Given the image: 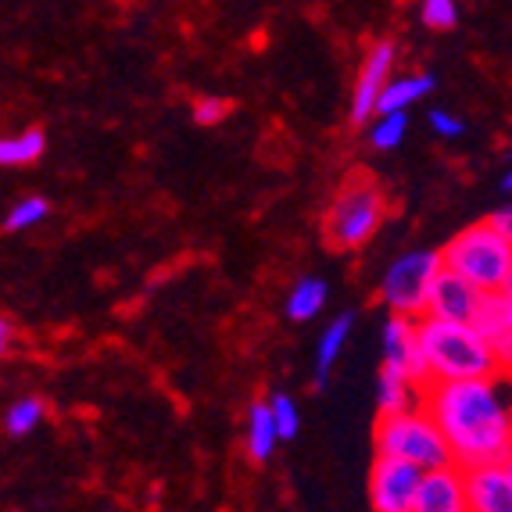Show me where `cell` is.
I'll list each match as a JSON object with an SVG mask.
<instances>
[{
  "instance_id": "obj_1",
  "label": "cell",
  "mask_w": 512,
  "mask_h": 512,
  "mask_svg": "<svg viewBox=\"0 0 512 512\" xmlns=\"http://www.w3.org/2000/svg\"><path fill=\"white\" fill-rule=\"evenodd\" d=\"M502 380L505 373L477 376V380H441L423 387L419 405L437 423L459 470L509 459L512 416Z\"/></svg>"
},
{
  "instance_id": "obj_2",
  "label": "cell",
  "mask_w": 512,
  "mask_h": 512,
  "mask_svg": "<svg viewBox=\"0 0 512 512\" xmlns=\"http://www.w3.org/2000/svg\"><path fill=\"white\" fill-rule=\"evenodd\" d=\"M416 344L423 359V387L441 380H477V376L505 373L495 351L473 330V323H448V319H416Z\"/></svg>"
},
{
  "instance_id": "obj_3",
  "label": "cell",
  "mask_w": 512,
  "mask_h": 512,
  "mask_svg": "<svg viewBox=\"0 0 512 512\" xmlns=\"http://www.w3.org/2000/svg\"><path fill=\"white\" fill-rule=\"evenodd\" d=\"M441 262L484 294L512 287V237L498 233L487 219L455 233L441 251Z\"/></svg>"
},
{
  "instance_id": "obj_4",
  "label": "cell",
  "mask_w": 512,
  "mask_h": 512,
  "mask_svg": "<svg viewBox=\"0 0 512 512\" xmlns=\"http://www.w3.org/2000/svg\"><path fill=\"white\" fill-rule=\"evenodd\" d=\"M387 219V197L369 176H355L341 187V194L333 197L330 212H326V240L337 251H355L366 248L376 237V230Z\"/></svg>"
},
{
  "instance_id": "obj_5",
  "label": "cell",
  "mask_w": 512,
  "mask_h": 512,
  "mask_svg": "<svg viewBox=\"0 0 512 512\" xmlns=\"http://www.w3.org/2000/svg\"><path fill=\"white\" fill-rule=\"evenodd\" d=\"M376 455H391V459H405L419 470H434V466H448L452 452L444 444L437 423L427 416V409H405L380 416L376 423Z\"/></svg>"
},
{
  "instance_id": "obj_6",
  "label": "cell",
  "mask_w": 512,
  "mask_h": 512,
  "mask_svg": "<svg viewBox=\"0 0 512 512\" xmlns=\"http://www.w3.org/2000/svg\"><path fill=\"white\" fill-rule=\"evenodd\" d=\"M441 255L437 251H405L387 265L384 280H380V294L384 305L398 316L419 319L427 308L430 283H434L437 269H441Z\"/></svg>"
},
{
  "instance_id": "obj_7",
  "label": "cell",
  "mask_w": 512,
  "mask_h": 512,
  "mask_svg": "<svg viewBox=\"0 0 512 512\" xmlns=\"http://www.w3.org/2000/svg\"><path fill=\"white\" fill-rule=\"evenodd\" d=\"M419 466L391 455H376L369 470V505L376 512H412V495L419 484Z\"/></svg>"
},
{
  "instance_id": "obj_8",
  "label": "cell",
  "mask_w": 512,
  "mask_h": 512,
  "mask_svg": "<svg viewBox=\"0 0 512 512\" xmlns=\"http://www.w3.org/2000/svg\"><path fill=\"white\" fill-rule=\"evenodd\" d=\"M480 298H484V291H477L470 280H462L459 273H452V269H444L441 265L434 283H430L423 316L448 319V323H473V316H477V308H480Z\"/></svg>"
},
{
  "instance_id": "obj_9",
  "label": "cell",
  "mask_w": 512,
  "mask_h": 512,
  "mask_svg": "<svg viewBox=\"0 0 512 512\" xmlns=\"http://www.w3.org/2000/svg\"><path fill=\"white\" fill-rule=\"evenodd\" d=\"M466 480V509L470 512H509L512 509V466L502 462H480L462 470Z\"/></svg>"
},
{
  "instance_id": "obj_10",
  "label": "cell",
  "mask_w": 512,
  "mask_h": 512,
  "mask_svg": "<svg viewBox=\"0 0 512 512\" xmlns=\"http://www.w3.org/2000/svg\"><path fill=\"white\" fill-rule=\"evenodd\" d=\"M394 61H398V51H394V43H387V40H380L373 51L366 54L359 79H355V90H351V104H348V115H351L355 126H362V122L373 119L376 94H380L384 83L391 79Z\"/></svg>"
},
{
  "instance_id": "obj_11",
  "label": "cell",
  "mask_w": 512,
  "mask_h": 512,
  "mask_svg": "<svg viewBox=\"0 0 512 512\" xmlns=\"http://www.w3.org/2000/svg\"><path fill=\"white\" fill-rule=\"evenodd\" d=\"M412 512H466V480L455 462L419 473Z\"/></svg>"
},
{
  "instance_id": "obj_12",
  "label": "cell",
  "mask_w": 512,
  "mask_h": 512,
  "mask_svg": "<svg viewBox=\"0 0 512 512\" xmlns=\"http://www.w3.org/2000/svg\"><path fill=\"white\" fill-rule=\"evenodd\" d=\"M473 330L487 341V348L495 351V359L502 369L512 362V287L509 291H487L480 298L477 316H473Z\"/></svg>"
},
{
  "instance_id": "obj_13",
  "label": "cell",
  "mask_w": 512,
  "mask_h": 512,
  "mask_svg": "<svg viewBox=\"0 0 512 512\" xmlns=\"http://www.w3.org/2000/svg\"><path fill=\"white\" fill-rule=\"evenodd\" d=\"M391 373L412 376L419 387H423V359H419V344H416V319L398 316L391 312L384 326V366Z\"/></svg>"
},
{
  "instance_id": "obj_14",
  "label": "cell",
  "mask_w": 512,
  "mask_h": 512,
  "mask_svg": "<svg viewBox=\"0 0 512 512\" xmlns=\"http://www.w3.org/2000/svg\"><path fill=\"white\" fill-rule=\"evenodd\" d=\"M419 402H423V387H419L412 376L380 369V380H376V405H380V416L419 409Z\"/></svg>"
},
{
  "instance_id": "obj_15",
  "label": "cell",
  "mask_w": 512,
  "mask_h": 512,
  "mask_svg": "<svg viewBox=\"0 0 512 512\" xmlns=\"http://www.w3.org/2000/svg\"><path fill=\"white\" fill-rule=\"evenodd\" d=\"M434 90V76H427V72H416V76H398V79H387L384 90L376 94V111H409L412 104H419L423 97Z\"/></svg>"
},
{
  "instance_id": "obj_16",
  "label": "cell",
  "mask_w": 512,
  "mask_h": 512,
  "mask_svg": "<svg viewBox=\"0 0 512 512\" xmlns=\"http://www.w3.org/2000/svg\"><path fill=\"white\" fill-rule=\"evenodd\" d=\"M351 326H355V316H351V312H341V316L333 319V323H326L323 333H319V344H316V384L319 387L330 380L333 366H337V359L344 355Z\"/></svg>"
},
{
  "instance_id": "obj_17",
  "label": "cell",
  "mask_w": 512,
  "mask_h": 512,
  "mask_svg": "<svg viewBox=\"0 0 512 512\" xmlns=\"http://www.w3.org/2000/svg\"><path fill=\"white\" fill-rule=\"evenodd\" d=\"M326 298H330V283L319 276H305L294 283V291L287 294V319L291 323H312L323 312Z\"/></svg>"
},
{
  "instance_id": "obj_18",
  "label": "cell",
  "mask_w": 512,
  "mask_h": 512,
  "mask_svg": "<svg viewBox=\"0 0 512 512\" xmlns=\"http://www.w3.org/2000/svg\"><path fill=\"white\" fill-rule=\"evenodd\" d=\"M276 427H273V412H269V402H255L248 412V455L255 462H269L276 452Z\"/></svg>"
},
{
  "instance_id": "obj_19",
  "label": "cell",
  "mask_w": 512,
  "mask_h": 512,
  "mask_svg": "<svg viewBox=\"0 0 512 512\" xmlns=\"http://www.w3.org/2000/svg\"><path fill=\"white\" fill-rule=\"evenodd\" d=\"M43 151H47L43 129H22L15 137H0V165L4 169H22V165L40 162Z\"/></svg>"
},
{
  "instance_id": "obj_20",
  "label": "cell",
  "mask_w": 512,
  "mask_h": 512,
  "mask_svg": "<svg viewBox=\"0 0 512 512\" xmlns=\"http://www.w3.org/2000/svg\"><path fill=\"white\" fill-rule=\"evenodd\" d=\"M373 126H369V144L376 151H394L402 147L405 133H409V111H376Z\"/></svg>"
},
{
  "instance_id": "obj_21",
  "label": "cell",
  "mask_w": 512,
  "mask_h": 512,
  "mask_svg": "<svg viewBox=\"0 0 512 512\" xmlns=\"http://www.w3.org/2000/svg\"><path fill=\"white\" fill-rule=\"evenodd\" d=\"M40 423H43V402L40 398H18V402L4 412V430H8L11 437L33 434Z\"/></svg>"
},
{
  "instance_id": "obj_22",
  "label": "cell",
  "mask_w": 512,
  "mask_h": 512,
  "mask_svg": "<svg viewBox=\"0 0 512 512\" xmlns=\"http://www.w3.org/2000/svg\"><path fill=\"white\" fill-rule=\"evenodd\" d=\"M47 215H51V205H47L43 197H22V201L8 212V219H4V230L26 233V230H33V226H40Z\"/></svg>"
},
{
  "instance_id": "obj_23",
  "label": "cell",
  "mask_w": 512,
  "mask_h": 512,
  "mask_svg": "<svg viewBox=\"0 0 512 512\" xmlns=\"http://www.w3.org/2000/svg\"><path fill=\"white\" fill-rule=\"evenodd\" d=\"M269 412H273L276 437H280V441H294L301 430V412L291 394H273V398H269Z\"/></svg>"
},
{
  "instance_id": "obj_24",
  "label": "cell",
  "mask_w": 512,
  "mask_h": 512,
  "mask_svg": "<svg viewBox=\"0 0 512 512\" xmlns=\"http://www.w3.org/2000/svg\"><path fill=\"white\" fill-rule=\"evenodd\" d=\"M419 18L434 33H448V29L459 26V0H423L419 4Z\"/></svg>"
},
{
  "instance_id": "obj_25",
  "label": "cell",
  "mask_w": 512,
  "mask_h": 512,
  "mask_svg": "<svg viewBox=\"0 0 512 512\" xmlns=\"http://www.w3.org/2000/svg\"><path fill=\"white\" fill-rule=\"evenodd\" d=\"M430 129H434L441 140H459L462 133H466V122H462L455 111L437 108V111H430Z\"/></svg>"
},
{
  "instance_id": "obj_26",
  "label": "cell",
  "mask_w": 512,
  "mask_h": 512,
  "mask_svg": "<svg viewBox=\"0 0 512 512\" xmlns=\"http://www.w3.org/2000/svg\"><path fill=\"white\" fill-rule=\"evenodd\" d=\"M226 111H230V101H222V97L208 94V97H201V101L194 104V119L201 122V126H215V122L226 119Z\"/></svg>"
},
{
  "instance_id": "obj_27",
  "label": "cell",
  "mask_w": 512,
  "mask_h": 512,
  "mask_svg": "<svg viewBox=\"0 0 512 512\" xmlns=\"http://www.w3.org/2000/svg\"><path fill=\"white\" fill-rule=\"evenodd\" d=\"M487 222H491V226H495L498 233H505V237H512V212H509V208H498V212L491 215V219H487Z\"/></svg>"
},
{
  "instance_id": "obj_28",
  "label": "cell",
  "mask_w": 512,
  "mask_h": 512,
  "mask_svg": "<svg viewBox=\"0 0 512 512\" xmlns=\"http://www.w3.org/2000/svg\"><path fill=\"white\" fill-rule=\"evenodd\" d=\"M11 344H15V330H11V323L4 316H0V355H8Z\"/></svg>"
},
{
  "instance_id": "obj_29",
  "label": "cell",
  "mask_w": 512,
  "mask_h": 512,
  "mask_svg": "<svg viewBox=\"0 0 512 512\" xmlns=\"http://www.w3.org/2000/svg\"><path fill=\"white\" fill-rule=\"evenodd\" d=\"M498 190H502V194L509 197V190H512V172H502V183H498Z\"/></svg>"
}]
</instances>
